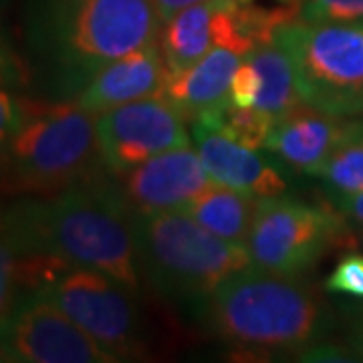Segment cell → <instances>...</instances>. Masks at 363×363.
Masks as SVG:
<instances>
[{"label":"cell","instance_id":"6da1fadb","mask_svg":"<svg viewBox=\"0 0 363 363\" xmlns=\"http://www.w3.org/2000/svg\"><path fill=\"white\" fill-rule=\"evenodd\" d=\"M0 226L18 255H47L95 269L140 293L133 216L111 180L95 176L61 194L23 198L0 212Z\"/></svg>","mask_w":363,"mask_h":363},{"label":"cell","instance_id":"7a4b0ae2","mask_svg":"<svg viewBox=\"0 0 363 363\" xmlns=\"http://www.w3.org/2000/svg\"><path fill=\"white\" fill-rule=\"evenodd\" d=\"M152 0H28L26 49L55 99H75L99 69L157 40Z\"/></svg>","mask_w":363,"mask_h":363},{"label":"cell","instance_id":"3957f363","mask_svg":"<svg viewBox=\"0 0 363 363\" xmlns=\"http://www.w3.org/2000/svg\"><path fill=\"white\" fill-rule=\"evenodd\" d=\"M97 116L75 99L21 97L18 125L0 152V192L47 198L99 176Z\"/></svg>","mask_w":363,"mask_h":363},{"label":"cell","instance_id":"277c9868","mask_svg":"<svg viewBox=\"0 0 363 363\" xmlns=\"http://www.w3.org/2000/svg\"><path fill=\"white\" fill-rule=\"evenodd\" d=\"M212 331L247 351H297L317 341L323 307L298 277L255 264L224 281L208 301Z\"/></svg>","mask_w":363,"mask_h":363},{"label":"cell","instance_id":"5b68a950","mask_svg":"<svg viewBox=\"0 0 363 363\" xmlns=\"http://www.w3.org/2000/svg\"><path fill=\"white\" fill-rule=\"evenodd\" d=\"M140 269L157 293L206 303L233 274L252 264L248 248L224 240L182 210L133 216Z\"/></svg>","mask_w":363,"mask_h":363},{"label":"cell","instance_id":"8992f818","mask_svg":"<svg viewBox=\"0 0 363 363\" xmlns=\"http://www.w3.org/2000/svg\"><path fill=\"white\" fill-rule=\"evenodd\" d=\"M18 291L51 298L117 362L143 350L135 293L105 272L47 255H18Z\"/></svg>","mask_w":363,"mask_h":363},{"label":"cell","instance_id":"52a82bcc","mask_svg":"<svg viewBox=\"0 0 363 363\" xmlns=\"http://www.w3.org/2000/svg\"><path fill=\"white\" fill-rule=\"evenodd\" d=\"M274 40L289 52L303 104L337 117L363 113V23L285 25Z\"/></svg>","mask_w":363,"mask_h":363},{"label":"cell","instance_id":"ba28073f","mask_svg":"<svg viewBox=\"0 0 363 363\" xmlns=\"http://www.w3.org/2000/svg\"><path fill=\"white\" fill-rule=\"evenodd\" d=\"M345 236L343 212L281 194L260 200L248 255L264 271L301 277Z\"/></svg>","mask_w":363,"mask_h":363},{"label":"cell","instance_id":"9c48e42d","mask_svg":"<svg viewBox=\"0 0 363 363\" xmlns=\"http://www.w3.org/2000/svg\"><path fill=\"white\" fill-rule=\"evenodd\" d=\"M0 359L21 363H116L51 298L18 293L0 323Z\"/></svg>","mask_w":363,"mask_h":363},{"label":"cell","instance_id":"30bf717a","mask_svg":"<svg viewBox=\"0 0 363 363\" xmlns=\"http://www.w3.org/2000/svg\"><path fill=\"white\" fill-rule=\"evenodd\" d=\"M180 111L164 97L119 105L97 116L101 164L109 174H123L164 152L190 145Z\"/></svg>","mask_w":363,"mask_h":363},{"label":"cell","instance_id":"8fae6325","mask_svg":"<svg viewBox=\"0 0 363 363\" xmlns=\"http://www.w3.org/2000/svg\"><path fill=\"white\" fill-rule=\"evenodd\" d=\"M111 186L131 216L182 210L212 184L198 150L176 147L123 174H109Z\"/></svg>","mask_w":363,"mask_h":363},{"label":"cell","instance_id":"7c38bea8","mask_svg":"<svg viewBox=\"0 0 363 363\" xmlns=\"http://www.w3.org/2000/svg\"><path fill=\"white\" fill-rule=\"evenodd\" d=\"M240 0H204L184 9L160 26L157 45L169 73L194 65L216 47L248 57L257 45L242 23Z\"/></svg>","mask_w":363,"mask_h":363},{"label":"cell","instance_id":"4fadbf2b","mask_svg":"<svg viewBox=\"0 0 363 363\" xmlns=\"http://www.w3.org/2000/svg\"><path fill=\"white\" fill-rule=\"evenodd\" d=\"M355 135L357 123L347 121V117L331 116L303 105L272 125L264 150L285 162L289 168L315 176L327 157Z\"/></svg>","mask_w":363,"mask_h":363},{"label":"cell","instance_id":"5bb4252c","mask_svg":"<svg viewBox=\"0 0 363 363\" xmlns=\"http://www.w3.org/2000/svg\"><path fill=\"white\" fill-rule=\"evenodd\" d=\"M169 71L157 40L99 69L79 91L75 101L99 116L119 105L162 97Z\"/></svg>","mask_w":363,"mask_h":363},{"label":"cell","instance_id":"9a60e30c","mask_svg":"<svg viewBox=\"0 0 363 363\" xmlns=\"http://www.w3.org/2000/svg\"><path fill=\"white\" fill-rule=\"evenodd\" d=\"M196 150L212 182L264 200L286 192V180L279 169L264 162L247 145L233 142L214 128L192 121Z\"/></svg>","mask_w":363,"mask_h":363},{"label":"cell","instance_id":"2e32d148","mask_svg":"<svg viewBox=\"0 0 363 363\" xmlns=\"http://www.w3.org/2000/svg\"><path fill=\"white\" fill-rule=\"evenodd\" d=\"M242 61L245 55L238 51L216 47L194 65L169 73L162 97L168 99L186 121H194L230 99V81Z\"/></svg>","mask_w":363,"mask_h":363},{"label":"cell","instance_id":"e0dca14e","mask_svg":"<svg viewBox=\"0 0 363 363\" xmlns=\"http://www.w3.org/2000/svg\"><path fill=\"white\" fill-rule=\"evenodd\" d=\"M259 202L257 196L212 182L204 192L182 208V212L212 234L247 247Z\"/></svg>","mask_w":363,"mask_h":363},{"label":"cell","instance_id":"ac0fdd59","mask_svg":"<svg viewBox=\"0 0 363 363\" xmlns=\"http://www.w3.org/2000/svg\"><path fill=\"white\" fill-rule=\"evenodd\" d=\"M247 59L259 71L260 91L255 105L259 111L277 123L305 105L298 95L297 77L291 57L279 40L260 45Z\"/></svg>","mask_w":363,"mask_h":363},{"label":"cell","instance_id":"d6986e66","mask_svg":"<svg viewBox=\"0 0 363 363\" xmlns=\"http://www.w3.org/2000/svg\"><path fill=\"white\" fill-rule=\"evenodd\" d=\"M194 121H200L208 128H214L216 131H220L222 135L230 138L233 142L247 145L257 152L260 147H264V142L274 125L271 117L264 116L257 107H238L230 99Z\"/></svg>","mask_w":363,"mask_h":363},{"label":"cell","instance_id":"ffe728a7","mask_svg":"<svg viewBox=\"0 0 363 363\" xmlns=\"http://www.w3.org/2000/svg\"><path fill=\"white\" fill-rule=\"evenodd\" d=\"M313 178H319L329 192L341 196L355 194L363 190V140L355 135L353 140L345 142L327 157L321 168L315 172Z\"/></svg>","mask_w":363,"mask_h":363},{"label":"cell","instance_id":"44dd1931","mask_svg":"<svg viewBox=\"0 0 363 363\" xmlns=\"http://www.w3.org/2000/svg\"><path fill=\"white\" fill-rule=\"evenodd\" d=\"M298 21L305 23H363V0H303Z\"/></svg>","mask_w":363,"mask_h":363},{"label":"cell","instance_id":"7402d4cb","mask_svg":"<svg viewBox=\"0 0 363 363\" xmlns=\"http://www.w3.org/2000/svg\"><path fill=\"white\" fill-rule=\"evenodd\" d=\"M18 297V252L0 226V323Z\"/></svg>","mask_w":363,"mask_h":363},{"label":"cell","instance_id":"603a6c76","mask_svg":"<svg viewBox=\"0 0 363 363\" xmlns=\"http://www.w3.org/2000/svg\"><path fill=\"white\" fill-rule=\"evenodd\" d=\"M325 291L363 298V255H343L337 260L335 269L325 279Z\"/></svg>","mask_w":363,"mask_h":363},{"label":"cell","instance_id":"cb8c5ba5","mask_svg":"<svg viewBox=\"0 0 363 363\" xmlns=\"http://www.w3.org/2000/svg\"><path fill=\"white\" fill-rule=\"evenodd\" d=\"M33 67L21 57L4 35L0 33V87L23 89L33 81Z\"/></svg>","mask_w":363,"mask_h":363},{"label":"cell","instance_id":"d4e9b609","mask_svg":"<svg viewBox=\"0 0 363 363\" xmlns=\"http://www.w3.org/2000/svg\"><path fill=\"white\" fill-rule=\"evenodd\" d=\"M260 77L257 67L245 57L230 81V101L238 107H255L259 99Z\"/></svg>","mask_w":363,"mask_h":363},{"label":"cell","instance_id":"484cf974","mask_svg":"<svg viewBox=\"0 0 363 363\" xmlns=\"http://www.w3.org/2000/svg\"><path fill=\"white\" fill-rule=\"evenodd\" d=\"M21 119V97H14L11 89L0 87V152L18 125Z\"/></svg>","mask_w":363,"mask_h":363},{"label":"cell","instance_id":"4316f807","mask_svg":"<svg viewBox=\"0 0 363 363\" xmlns=\"http://www.w3.org/2000/svg\"><path fill=\"white\" fill-rule=\"evenodd\" d=\"M152 2H154V9H156L160 26H162L164 23H168L172 16L182 13L184 9L198 4V2H204V0H152Z\"/></svg>","mask_w":363,"mask_h":363},{"label":"cell","instance_id":"83f0119b","mask_svg":"<svg viewBox=\"0 0 363 363\" xmlns=\"http://www.w3.org/2000/svg\"><path fill=\"white\" fill-rule=\"evenodd\" d=\"M337 208L343 212V216H350L355 222L363 224V190L337 198Z\"/></svg>","mask_w":363,"mask_h":363},{"label":"cell","instance_id":"f1b7e54d","mask_svg":"<svg viewBox=\"0 0 363 363\" xmlns=\"http://www.w3.org/2000/svg\"><path fill=\"white\" fill-rule=\"evenodd\" d=\"M357 135L363 140V123H357Z\"/></svg>","mask_w":363,"mask_h":363},{"label":"cell","instance_id":"f546056e","mask_svg":"<svg viewBox=\"0 0 363 363\" xmlns=\"http://www.w3.org/2000/svg\"><path fill=\"white\" fill-rule=\"evenodd\" d=\"M240 2H255V0H240ZM279 2H297V0H279Z\"/></svg>","mask_w":363,"mask_h":363}]
</instances>
